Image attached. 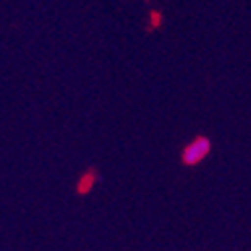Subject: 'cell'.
Wrapping results in <instances>:
<instances>
[{"label": "cell", "mask_w": 251, "mask_h": 251, "mask_svg": "<svg viewBox=\"0 0 251 251\" xmlns=\"http://www.w3.org/2000/svg\"><path fill=\"white\" fill-rule=\"evenodd\" d=\"M209 151H211V142H209V138L198 136V138H194L190 144L183 148V151H181V162H183L185 166H198L200 162H203V160L207 158Z\"/></svg>", "instance_id": "6da1fadb"}]
</instances>
